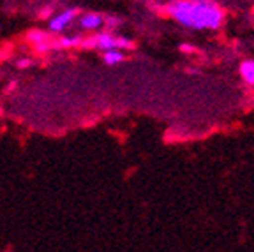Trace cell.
<instances>
[{
    "instance_id": "cell-1",
    "label": "cell",
    "mask_w": 254,
    "mask_h": 252,
    "mask_svg": "<svg viewBox=\"0 0 254 252\" xmlns=\"http://www.w3.org/2000/svg\"><path fill=\"white\" fill-rule=\"evenodd\" d=\"M166 12L171 20L192 30H217L224 21V11L214 0H173Z\"/></svg>"
},
{
    "instance_id": "cell-2",
    "label": "cell",
    "mask_w": 254,
    "mask_h": 252,
    "mask_svg": "<svg viewBox=\"0 0 254 252\" xmlns=\"http://www.w3.org/2000/svg\"><path fill=\"white\" fill-rule=\"evenodd\" d=\"M83 48H97L101 52H106V50H113V48H119V36H113L110 32H99L92 37H87L81 43Z\"/></svg>"
},
{
    "instance_id": "cell-3",
    "label": "cell",
    "mask_w": 254,
    "mask_h": 252,
    "mask_svg": "<svg viewBox=\"0 0 254 252\" xmlns=\"http://www.w3.org/2000/svg\"><path fill=\"white\" fill-rule=\"evenodd\" d=\"M76 14H78V11L71 7V9H65V11H62L60 14L53 16L52 20H50V30L57 32V34H59V32H62L64 28L67 27V25L74 20Z\"/></svg>"
},
{
    "instance_id": "cell-4",
    "label": "cell",
    "mask_w": 254,
    "mask_h": 252,
    "mask_svg": "<svg viewBox=\"0 0 254 252\" xmlns=\"http://www.w3.org/2000/svg\"><path fill=\"white\" fill-rule=\"evenodd\" d=\"M27 41L30 44H34L37 52H48L50 50V36H48L46 32H41V30H30L27 36Z\"/></svg>"
},
{
    "instance_id": "cell-5",
    "label": "cell",
    "mask_w": 254,
    "mask_h": 252,
    "mask_svg": "<svg viewBox=\"0 0 254 252\" xmlns=\"http://www.w3.org/2000/svg\"><path fill=\"white\" fill-rule=\"evenodd\" d=\"M103 23H104L103 16L95 14V12H87V14H83L81 20H79V25H81L85 30H97Z\"/></svg>"
},
{
    "instance_id": "cell-6",
    "label": "cell",
    "mask_w": 254,
    "mask_h": 252,
    "mask_svg": "<svg viewBox=\"0 0 254 252\" xmlns=\"http://www.w3.org/2000/svg\"><path fill=\"white\" fill-rule=\"evenodd\" d=\"M103 60L106 65H119L126 60V55L120 52V48H113V50H106L103 55Z\"/></svg>"
},
{
    "instance_id": "cell-7",
    "label": "cell",
    "mask_w": 254,
    "mask_h": 252,
    "mask_svg": "<svg viewBox=\"0 0 254 252\" xmlns=\"http://www.w3.org/2000/svg\"><path fill=\"white\" fill-rule=\"evenodd\" d=\"M240 76L249 87H254V60H244L240 63Z\"/></svg>"
},
{
    "instance_id": "cell-8",
    "label": "cell",
    "mask_w": 254,
    "mask_h": 252,
    "mask_svg": "<svg viewBox=\"0 0 254 252\" xmlns=\"http://www.w3.org/2000/svg\"><path fill=\"white\" fill-rule=\"evenodd\" d=\"M83 39L79 36H67V37H62L59 43L60 48H76V46H81Z\"/></svg>"
},
{
    "instance_id": "cell-9",
    "label": "cell",
    "mask_w": 254,
    "mask_h": 252,
    "mask_svg": "<svg viewBox=\"0 0 254 252\" xmlns=\"http://www.w3.org/2000/svg\"><path fill=\"white\" fill-rule=\"evenodd\" d=\"M180 52L182 53H196V48L186 43V44H180Z\"/></svg>"
},
{
    "instance_id": "cell-10",
    "label": "cell",
    "mask_w": 254,
    "mask_h": 252,
    "mask_svg": "<svg viewBox=\"0 0 254 252\" xmlns=\"http://www.w3.org/2000/svg\"><path fill=\"white\" fill-rule=\"evenodd\" d=\"M30 60L28 59H18L16 60V67H20V69H25V67H30Z\"/></svg>"
},
{
    "instance_id": "cell-11",
    "label": "cell",
    "mask_w": 254,
    "mask_h": 252,
    "mask_svg": "<svg viewBox=\"0 0 254 252\" xmlns=\"http://www.w3.org/2000/svg\"><path fill=\"white\" fill-rule=\"evenodd\" d=\"M106 25L108 27H117V25H120V20H117V18H108L106 20Z\"/></svg>"
}]
</instances>
